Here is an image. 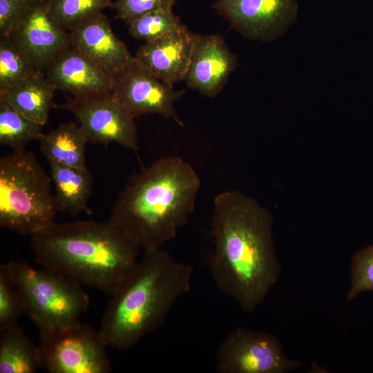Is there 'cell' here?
<instances>
[{
    "label": "cell",
    "instance_id": "obj_1",
    "mask_svg": "<svg viewBox=\"0 0 373 373\" xmlns=\"http://www.w3.org/2000/svg\"><path fill=\"white\" fill-rule=\"evenodd\" d=\"M273 220L267 209L242 192L225 191L214 199L211 274L218 289L247 312L264 302L281 271Z\"/></svg>",
    "mask_w": 373,
    "mask_h": 373
},
{
    "label": "cell",
    "instance_id": "obj_2",
    "mask_svg": "<svg viewBox=\"0 0 373 373\" xmlns=\"http://www.w3.org/2000/svg\"><path fill=\"white\" fill-rule=\"evenodd\" d=\"M31 238L42 267L110 296L138 262L140 248L111 220L55 222Z\"/></svg>",
    "mask_w": 373,
    "mask_h": 373
},
{
    "label": "cell",
    "instance_id": "obj_3",
    "mask_svg": "<svg viewBox=\"0 0 373 373\" xmlns=\"http://www.w3.org/2000/svg\"><path fill=\"white\" fill-rule=\"evenodd\" d=\"M200 187L189 163L176 156L160 159L120 193L109 220L145 253L162 249L193 213Z\"/></svg>",
    "mask_w": 373,
    "mask_h": 373
},
{
    "label": "cell",
    "instance_id": "obj_4",
    "mask_svg": "<svg viewBox=\"0 0 373 373\" xmlns=\"http://www.w3.org/2000/svg\"><path fill=\"white\" fill-rule=\"evenodd\" d=\"M191 265L162 249L145 253L111 296L99 332L108 347L127 350L160 327L191 288Z\"/></svg>",
    "mask_w": 373,
    "mask_h": 373
},
{
    "label": "cell",
    "instance_id": "obj_5",
    "mask_svg": "<svg viewBox=\"0 0 373 373\" xmlns=\"http://www.w3.org/2000/svg\"><path fill=\"white\" fill-rule=\"evenodd\" d=\"M51 182L32 151L1 157L0 227L32 236L52 224L57 209Z\"/></svg>",
    "mask_w": 373,
    "mask_h": 373
},
{
    "label": "cell",
    "instance_id": "obj_6",
    "mask_svg": "<svg viewBox=\"0 0 373 373\" xmlns=\"http://www.w3.org/2000/svg\"><path fill=\"white\" fill-rule=\"evenodd\" d=\"M10 265L23 297L26 312L39 332L80 321L90 303L81 284L59 272L35 268L25 261Z\"/></svg>",
    "mask_w": 373,
    "mask_h": 373
},
{
    "label": "cell",
    "instance_id": "obj_7",
    "mask_svg": "<svg viewBox=\"0 0 373 373\" xmlns=\"http://www.w3.org/2000/svg\"><path fill=\"white\" fill-rule=\"evenodd\" d=\"M41 367L50 373H108L112 364L99 331L80 321L39 332Z\"/></svg>",
    "mask_w": 373,
    "mask_h": 373
},
{
    "label": "cell",
    "instance_id": "obj_8",
    "mask_svg": "<svg viewBox=\"0 0 373 373\" xmlns=\"http://www.w3.org/2000/svg\"><path fill=\"white\" fill-rule=\"evenodd\" d=\"M215 364L219 373H287L300 361L285 356L275 335L239 326L217 348Z\"/></svg>",
    "mask_w": 373,
    "mask_h": 373
},
{
    "label": "cell",
    "instance_id": "obj_9",
    "mask_svg": "<svg viewBox=\"0 0 373 373\" xmlns=\"http://www.w3.org/2000/svg\"><path fill=\"white\" fill-rule=\"evenodd\" d=\"M63 108L72 112L90 143H117L137 148L135 118L111 95L70 97Z\"/></svg>",
    "mask_w": 373,
    "mask_h": 373
},
{
    "label": "cell",
    "instance_id": "obj_10",
    "mask_svg": "<svg viewBox=\"0 0 373 373\" xmlns=\"http://www.w3.org/2000/svg\"><path fill=\"white\" fill-rule=\"evenodd\" d=\"M218 14L245 37L270 41L282 36L297 19V0H216Z\"/></svg>",
    "mask_w": 373,
    "mask_h": 373
},
{
    "label": "cell",
    "instance_id": "obj_11",
    "mask_svg": "<svg viewBox=\"0 0 373 373\" xmlns=\"http://www.w3.org/2000/svg\"><path fill=\"white\" fill-rule=\"evenodd\" d=\"M112 96L134 117L157 114L183 126L175 110L183 90L161 80L140 65L135 59L114 76Z\"/></svg>",
    "mask_w": 373,
    "mask_h": 373
},
{
    "label": "cell",
    "instance_id": "obj_12",
    "mask_svg": "<svg viewBox=\"0 0 373 373\" xmlns=\"http://www.w3.org/2000/svg\"><path fill=\"white\" fill-rule=\"evenodd\" d=\"M8 37L34 68L45 73L72 46L69 31L50 15L46 3H36Z\"/></svg>",
    "mask_w": 373,
    "mask_h": 373
},
{
    "label": "cell",
    "instance_id": "obj_13",
    "mask_svg": "<svg viewBox=\"0 0 373 373\" xmlns=\"http://www.w3.org/2000/svg\"><path fill=\"white\" fill-rule=\"evenodd\" d=\"M236 63V56L221 35H195L184 81L191 88L213 97L222 90Z\"/></svg>",
    "mask_w": 373,
    "mask_h": 373
},
{
    "label": "cell",
    "instance_id": "obj_14",
    "mask_svg": "<svg viewBox=\"0 0 373 373\" xmlns=\"http://www.w3.org/2000/svg\"><path fill=\"white\" fill-rule=\"evenodd\" d=\"M68 31L72 46L113 76L135 59L115 35L108 18L102 12L88 17Z\"/></svg>",
    "mask_w": 373,
    "mask_h": 373
},
{
    "label": "cell",
    "instance_id": "obj_15",
    "mask_svg": "<svg viewBox=\"0 0 373 373\" xmlns=\"http://www.w3.org/2000/svg\"><path fill=\"white\" fill-rule=\"evenodd\" d=\"M56 90L82 97L112 93L114 77L71 46L45 72Z\"/></svg>",
    "mask_w": 373,
    "mask_h": 373
},
{
    "label": "cell",
    "instance_id": "obj_16",
    "mask_svg": "<svg viewBox=\"0 0 373 373\" xmlns=\"http://www.w3.org/2000/svg\"><path fill=\"white\" fill-rule=\"evenodd\" d=\"M195 34L187 28L177 33L146 41L135 54L137 62L164 82L184 80Z\"/></svg>",
    "mask_w": 373,
    "mask_h": 373
},
{
    "label": "cell",
    "instance_id": "obj_17",
    "mask_svg": "<svg viewBox=\"0 0 373 373\" xmlns=\"http://www.w3.org/2000/svg\"><path fill=\"white\" fill-rule=\"evenodd\" d=\"M55 90L45 73L39 71L20 83L0 91V99L7 102L23 117L44 126L53 107Z\"/></svg>",
    "mask_w": 373,
    "mask_h": 373
},
{
    "label": "cell",
    "instance_id": "obj_18",
    "mask_svg": "<svg viewBox=\"0 0 373 373\" xmlns=\"http://www.w3.org/2000/svg\"><path fill=\"white\" fill-rule=\"evenodd\" d=\"M57 211L75 216L88 209L93 176L88 169H77L48 161Z\"/></svg>",
    "mask_w": 373,
    "mask_h": 373
},
{
    "label": "cell",
    "instance_id": "obj_19",
    "mask_svg": "<svg viewBox=\"0 0 373 373\" xmlns=\"http://www.w3.org/2000/svg\"><path fill=\"white\" fill-rule=\"evenodd\" d=\"M39 141L40 150L48 161L88 169L86 146L88 142L79 124H62L44 134Z\"/></svg>",
    "mask_w": 373,
    "mask_h": 373
},
{
    "label": "cell",
    "instance_id": "obj_20",
    "mask_svg": "<svg viewBox=\"0 0 373 373\" xmlns=\"http://www.w3.org/2000/svg\"><path fill=\"white\" fill-rule=\"evenodd\" d=\"M41 367L39 346L17 323L0 329V372L34 373Z\"/></svg>",
    "mask_w": 373,
    "mask_h": 373
},
{
    "label": "cell",
    "instance_id": "obj_21",
    "mask_svg": "<svg viewBox=\"0 0 373 373\" xmlns=\"http://www.w3.org/2000/svg\"><path fill=\"white\" fill-rule=\"evenodd\" d=\"M42 125L23 117L0 99V144L12 150L24 149L30 142L39 140Z\"/></svg>",
    "mask_w": 373,
    "mask_h": 373
},
{
    "label": "cell",
    "instance_id": "obj_22",
    "mask_svg": "<svg viewBox=\"0 0 373 373\" xmlns=\"http://www.w3.org/2000/svg\"><path fill=\"white\" fill-rule=\"evenodd\" d=\"M128 32L145 42L159 39L184 30L185 26L172 8L149 12L128 24Z\"/></svg>",
    "mask_w": 373,
    "mask_h": 373
},
{
    "label": "cell",
    "instance_id": "obj_23",
    "mask_svg": "<svg viewBox=\"0 0 373 373\" xmlns=\"http://www.w3.org/2000/svg\"><path fill=\"white\" fill-rule=\"evenodd\" d=\"M50 15L64 28L70 30L88 17L112 8L111 0H48Z\"/></svg>",
    "mask_w": 373,
    "mask_h": 373
},
{
    "label": "cell",
    "instance_id": "obj_24",
    "mask_svg": "<svg viewBox=\"0 0 373 373\" xmlns=\"http://www.w3.org/2000/svg\"><path fill=\"white\" fill-rule=\"evenodd\" d=\"M37 72L8 37H1L0 91L20 83Z\"/></svg>",
    "mask_w": 373,
    "mask_h": 373
},
{
    "label": "cell",
    "instance_id": "obj_25",
    "mask_svg": "<svg viewBox=\"0 0 373 373\" xmlns=\"http://www.w3.org/2000/svg\"><path fill=\"white\" fill-rule=\"evenodd\" d=\"M26 312L23 295L15 280L10 262L0 266V329L17 323Z\"/></svg>",
    "mask_w": 373,
    "mask_h": 373
},
{
    "label": "cell",
    "instance_id": "obj_26",
    "mask_svg": "<svg viewBox=\"0 0 373 373\" xmlns=\"http://www.w3.org/2000/svg\"><path fill=\"white\" fill-rule=\"evenodd\" d=\"M350 276L347 301L364 291H373V244L358 249L352 256Z\"/></svg>",
    "mask_w": 373,
    "mask_h": 373
},
{
    "label": "cell",
    "instance_id": "obj_27",
    "mask_svg": "<svg viewBox=\"0 0 373 373\" xmlns=\"http://www.w3.org/2000/svg\"><path fill=\"white\" fill-rule=\"evenodd\" d=\"M177 0H116L112 9L116 17L127 25L137 18L155 10L172 8Z\"/></svg>",
    "mask_w": 373,
    "mask_h": 373
},
{
    "label": "cell",
    "instance_id": "obj_28",
    "mask_svg": "<svg viewBox=\"0 0 373 373\" xmlns=\"http://www.w3.org/2000/svg\"><path fill=\"white\" fill-rule=\"evenodd\" d=\"M38 0H0V37H8Z\"/></svg>",
    "mask_w": 373,
    "mask_h": 373
},
{
    "label": "cell",
    "instance_id": "obj_29",
    "mask_svg": "<svg viewBox=\"0 0 373 373\" xmlns=\"http://www.w3.org/2000/svg\"><path fill=\"white\" fill-rule=\"evenodd\" d=\"M39 2L46 3L48 0H38Z\"/></svg>",
    "mask_w": 373,
    "mask_h": 373
}]
</instances>
